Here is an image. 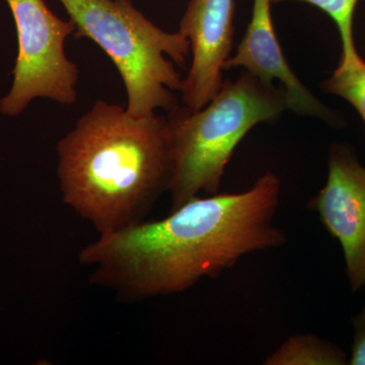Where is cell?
Returning a JSON list of instances; mask_svg holds the SVG:
<instances>
[{
  "label": "cell",
  "mask_w": 365,
  "mask_h": 365,
  "mask_svg": "<svg viewBox=\"0 0 365 365\" xmlns=\"http://www.w3.org/2000/svg\"><path fill=\"white\" fill-rule=\"evenodd\" d=\"M287 110L284 88L244 71L235 81H223L205 107L192 111L180 105L165 113L173 158L170 210L200 192L220 193L225 168L244 137L257 125L275 123Z\"/></svg>",
  "instance_id": "obj_3"
},
{
  "label": "cell",
  "mask_w": 365,
  "mask_h": 365,
  "mask_svg": "<svg viewBox=\"0 0 365 365\" xmlns=\"http://www.w3.org/2000/svg\"><path fill=\"white\" fill-rule=\"evenodd\" d=\"M18 34L19 52L11 90L0 100V113L16 117L35 98L71 106L78 98L79 71L66 52L76 26L53 14L44 0H6Z\"/></svg>",
  "instance_id": "obj_5"
},
{
  "label": "cell",
  "mask_w": 365,
  "mask_h": 365,
  "mask_svg": "<svg viewBox=\"0 0 365 365\" xmlns=\"http://www.w3.org/2000/svg\"><path fill=\"white\" fill-rule=\"evenodd\" d=\"M235 0H190L179 32L190 41L192 61L182 78L181 103L201 109L223 83V64L234 48Z\"/></svg>",
  "instance_id": "obj_7"
},
{
  "label": "cell",
  "mask_w": 365,
  "mask_h": 365,
  "mask_svg": "<svg viewBox=\"0 0 365 365\" xmlns=\"http://www.w3.org/2000/svg\"><path fill=\"white\" fill-rule=\"evenodd\" d=\"M62 200L98 235L145 220L173 174L167 116L98 100L57 144Z\"/></svg>",
  "instance_id": "obj_2"
},
{
  "label": "cell",
  "mask_w": 365,
  "mask_h": 365,
  "mask_svg": "<svg viewBox=\"0 0 365 365\" xmlns=\"http://www.w3.org/2000/svg\"><path fill=\"white\" fill-rule=\"evenodd\" d=\"M354 337L351 346V356L348 360L350 365H365V306L352 318Z\"/></svg>",
  "instance_id": "obj_12"
},
{
  "label": "cell",
  "mask_w": 365,
  "mask_h": 365,
  "mask_svg": "<svg viewBox=\"0 0 365 365\" xmlns=\"http://www.w3.org/2000/svg\"><path fill=\"white\" fill-rule=\"evenodd\" d=\"M280 190L279 178L267 172L242 193L194 197L163 220L98 235L81 250L79 263L93 268L90 284L126 302L186 292L247 255L287 242L273 223Z\"/></svg>",
  "instance_id": "obj_1"
},
{
  "label": "cell",
  "mask_w": 365,
  "mask_h": 365,
  "mask_svg": "<svg viewBox=\"0 0 365 365\" xmlns=\"http://www.w3.org/2000/svg\"><path fill=\"white\" fill-rule=\"evenodd\" d=\"M328 180L307 208L342 247L346 275L352 292L365 287V168L352 146L334 143L328 158Z\"/></svg>",
  "instance_id": "obj_6"
},
{
  "label": "cell",
  "mask_w": 365,
  "mask_h": 365,
  "mask_svg": "<svg viewBox=\"0 0 365 365\" xmlns=\"http://www.w3.org/2000/svg\"><path fill=\"white\" fill-rule=\"evenodd\" d=\"M347 354L339 346L313 334L295 335L266 359L265 365H345Z\"/></svg>",
  "instance_id": "obj_9"
},
{
  "label": "cell",
  "mask_w": 365,
  "mask_h": 365,
  "mask_svg": "<svg viewBox=\"0 0 365 365\" xmlns=\"http://www.w3.org/2000/svg\"><path fill=\"white\" fill-rule=\"evenodd\" d=\"M271 4V0H254L246 34L237 46V54L223 64V71L242 67L267 85H273L274 79H278L287 93L288 110L331 125L339 123V118L322 104L290 68L276 36Z\"/></svg>",
  "instance_id": "obj_8"
},
{
  "label": "cell",
  "mask_w": 365,
  "mask_h": 365,
  "mask_svg": "<svg viewBox=\"0 0 365 365\" xmlns=\"http://www.w3.org/2000/svg\"><path fill=\"white\" fill-rule=\"evenodd\" d=\"M290 1V0H271L272 4ZM294 1L307 2L318 7L328 14L339 30L342 55L338 67H347L356 63L360 59L353 39V18L359 0H294Z\"/></svg>",
  "instance_id": "obj_10"
},
{
  "label": "cell",
  "mask_w": 365,
  "mask_h": 365,
  "mask_svg": "<svg viewBox=\"0 0 365 365\" xmlns=\"http://www.w3.org/2000/svg\"><path fill=\"white\" fill-rule=\"evenodd\" d=\"M76 26L74 37L88 38L110 57L126 88V111L146 117L179 107L176 91L191 54L190 41L144 16L131 0H58Z\"/></svg>",
  "instance_id": "obj_4"
},
{
  "label": "cell",
  "mask_w": 365,
  "mask_h": 365,
  "mask_svg": "<svg viewBox=\"0 0 365 365\" xmlns=\"http://www.w3.org/2000/svg\"><path fill=\"white\" fill-rule=\"evenodd\" d=\"M324 93L339 96L350 103L359 113L365 123V62L338 67L331 78L321 83Z\"/></svg>",
  "instance_id": "obj_11"
}]
</instances>
